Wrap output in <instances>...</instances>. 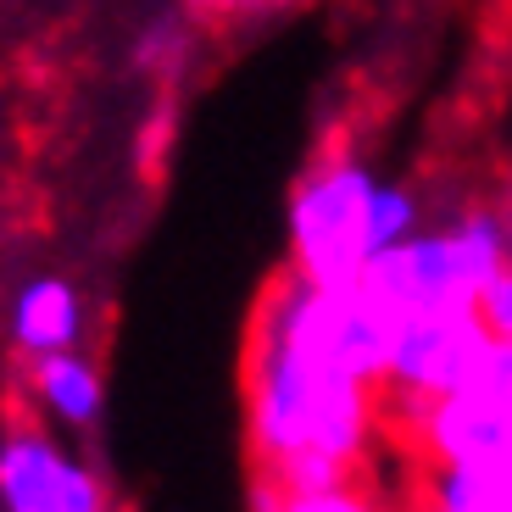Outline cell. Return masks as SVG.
<instances>
[{
  "mask_svg": "<svg viewBox=\"0 0 512 512\" xmlns=\"http://www.w3.org/2000/svg\"><path fill=\"white\" fill-rule=\"evenodd\" d=\"M262 512H384L373 496H362L357 485H334V490H307V496H284L268 485V507Z\"/></svg>",
  "mask_w": 512,
  "mask_h": 512,
  "instance_id": "obj_13",
  "label": "cell"
},
{
  "mask_svg": "<svg viewBox=\"0 0 512 512\" xmlns=\"http://www.w3.org/2000/svg\"><path fill=\"white\" fill-rule=\"evenodd\" d=\"M429 512H485V507H512V451L496 457H462V462H435L429 479Z\"/></svg>",
  "mask_w": 512,
  "mask_h": 512,
  "instance_id": "obj_9",
  "label": "cell"
},
{
  "mask_svg": "<svg viewBox=\"0 0 512 512\" xmlns=\"http://www.w3.org/2000/svg\"><path fill=\"white\" fill-rule=\"evenodd\" d=\"M84 334V301L67 279H34L23 284L12 307V340L23 357H51V351H73Z\"/></svg>",
  "mask_w": 512,
  "mask_h": 512,
  "instance_id": "obj_7",
  "label": "cell"
},
{
  "mask_svg": "<svg viewBox=\"0 0 512 512\" xmlns=\"http://www.w3.org/2000/svg\"><path fill=\"white\" fill-rule=\"evenodd\" d=\"M362 290L379 301L390 318H412V312H429V307H451V301H468L457 284V268H451V245H446V229L440 234H412V240L379 251L362 268Z\"/></svg>",
  "mask_w": 512,
  "mask_h": 512,
  "instance_id": "obj_6",
  "label": "cell"
},
{
  "mask_svg": "<svg viewBox=\"0 0 512 512\" xmlns=\"http://www.w3.org/2000/svg\"><path fill=\"white\" fill-rule=\"evenodd\" d=\"M490 329L479 318L474 301H451V307H429L412 312L396 323V346H390V373H384V390L401 396L407 407L418 401H435L446 390H457L474 362L485 357Z\"/></svg>",
  "mask_w": 512,
  "mask_h": 512,
  "instance_id": "obj_4",
  "label": "cell"
},
{
  "mask_svg": "<svg viewBox=\"0 0 512 512\" xmlns=\"http://www.w3.org/2000/svg\"><path fill=\"white\" fill-rule=\"evenodd\" d=\"M418 440L429 462H462V457H496L512 451V340L490 334L485 357L474 373L435 401L412 407Z\"/></svg>",
  "mask_w": 512,
  "mask_h": 512,
  "instance_id": "obj_3",
  "label": "cell"
},
{
  "mask_svg": "<svg viewBox=\"0 0 512 512\" xmlns=\"http://www.w3.org/2000/svg\"><path fill=\"white\" fill-rule=\"evenodd\" d=\"M485 512H512V507H485Z\"/></svg>",
  "mask_w": 512,
  "mask_h": 512,
  "instance_id": "obj_15",
  "label": "cell"
},
{
  "mask_svg": "<svg viewBox=\"0 0 512 512\" xmlns=\"http://www.w3.org/2000/svg\"><path fill=\"white\" fill-rule=\"evenodd\" d=\"M379 384L334 373L295 351L279 329L256 323L251 357H245V412L262 462L290 451H323V457L357 468L379 429Z\"/></svg>",
  "mask_w": 512,
  "mask_h": 512,
  "instance_id": "obj_1",
  "label": "cell"
},
{
  "mask_svg": "<svg viewBox=\"0 0 512 512\" xmlns=\"http://www.w3.org/2000/svg\"><path fill=\"white\" fill-rule=\"evenodd\" d=\"M262 468H268V485L284 490V496H307V490L351 485V474H357V468L323 457V451H290V457H273V462H262Z\"/></svg>",
  "mask_w": 512,
  "mask_h": 512,
  "instance_id": "obj_12",
  "label": "cell"
},
{
  "mask_svg": "<svg viewBox=\"0 0 512 512\" xmlns=\"http://www.w3.org/2000/svg\"><path fill=\"white\" fill-rule=\"evenodd\" d=\"M418 234V195L407 184H373V201H368V251H390V245L412 240ZM368 256V262H373Z\"/></svg>",
  "mask_w": 512,
  "mask_h": 512,
  "instance_id": "obj_11",
  "label": "cell"
},
{
  "mask_svg": "<svg viewBox=\"0 0 512 512\" xmlns=\"http://www.w3.org/2000/svg\"><path fill=\"white\" fill-rule=\"evenodd\" d=\"M34 401L67 429H95L106 384L84 351H51V357H34Z\"/></svg>",
  "mask_w": 512,
  "mask_h": 512,
  "instance_id": "obj_8",
  "label": "cell"
},
{
  "mask_svg": "<svg viewBox=\"0 0 512 512\" xmlns=\"http://www.w3.org/2000/svg\"><path fill=\"white\" fill-rule=\"evenodd\" d=\"M0 507L6 512H106L101 479L39 429L0 440Z\"/></svg>",
  "mask_w": 512,
  "mask_h": 512,
  "instance_id": "obj_5",
  "label": "cell"
},
{
  "mask_svg": "<svg viewBox=\"0 0 512 512\" xmlns=\"http://www.w3.org/2000/svg\"><path fill=\"white\" fill-rule=\"evenodd\" d=\"M373 173L351 156H323L290 201V256L295 273L323 290H346L368 268V201Z\"/></svg>",
  "mask_w": 512,
  "mask_h": 512,
  "instance_id": "obj_2",
  "label": "cell"
},
{
  "mask_svg": "<svg viewBox=\"0 0 512 512\" xmlns=\"http://www.w3.org/2000/svg\"><path fill=\"white\" fill-rule=\"evenodd\" d=\"M474 307H479V318H485V329L496 334V340H512V262L501 268V279L479 295Z\"/></svg>",
  "mask_w": 512,
  "mask_h": 512,
  "instance_id": "obj_14",
  "label": "cell"
},
{
  "mask_svg": "<svg viewBox=\"0 0 512 512\" xmlns=\"http://www.w3.org/2000/svg\"><path fill=\"white\" fill-rule=\"evenodd\" d=\"M418 512H429V507H418Z\"/></svg>",
  "mask_w": 512,
  "mask_h": 512,
  "instance_id": "obj_16",
  "label": "cell"
},
{
  "mask_svg": "<svg viewBox=\"0 0 512 512\" xmlns=\"http://www.w3.org/2000/svg\"><path fill=\"white\" fill-rule=\"evenodd\" d=\"M446 245H451V268H457V284L468 301H479L501 279V268L512 262L507 223L496 212H468V218H457L446 229Z\"/></svg>",
  "mask_w": 512,
  "mask_h": 512,
  "instance_id": "obj_10",
  "label": "cell"
}]
</instances>
